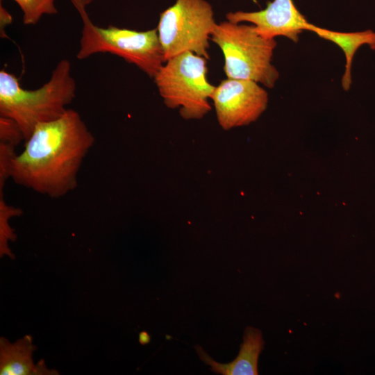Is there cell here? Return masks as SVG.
Instances as JSON below:
<instances>
[{"label":"cell","instance_id":"cell-9","mask_svg":"<svg viewBox=\"0 0 375 375\" xmlns=\"http://www.w3.org/2000/svg\"><path fill=\"white\" fill-rule=\"evenodd\" d=\"M37 349L33 338L26 335L14 343L0 338L1 375H58V371L49 369L44 360L34 363L33 354Z\"/></svg>","mask_w":375,"mask_h":375},{"label":"cell","instance_id":"cell-13","mask_svg":"<svg viewBox=\"0 0 375 375\" xmlns=\"http://www.w3.org/2000/svg\"><path fill=\"white\" fill-rule=\"evenodd\" d=\"M24 140L23 133L13 119L0 116V142L17 146Z\"/></svg>","mask_w":375,"mask_h":375},{"label":"cell","instance_id":"cell-2","mask_svg":"<svg viewBox=\"0 0 375 375\" xmlns=\"http://www.w3.org/2000/svg\"><path fill=\"white\" fill-rule=\"evenodd\" d=\"M76 81L67 59L60 60L49 80L35 90L24 89L17 78L0 71V116L10 118L27 140L36 126L60 117L76 95Z\"/></svg>","mask_w":375,"mask_h":375},{"label":"cell","instance_id":"cell-3","mask_svg":"<svg viewBox=\"0 0 375 375\" xmlns=\"http://www.w3.org/2000/svg\"><path fill=\"white\" fill-rule=\"evenodd\" d=\"M70 1L83 22L78 59L95 53H111L135 65L150 78L154 77L165 62L157 28L138 31L113 26L99 27L93 24L86 10L92 0Z\"/></svg>","mask_w":375,"mask_h":375},{"label":"cell","instance_id":"cell-10","mask_svg":"<svg viewBox=\"0 0 375 375\" xmlns=\"http://www.w3.org/2000/svg\"><path fill=\"white\" fill-rule=\"evenodd\" d=\"M264 341L260 330L247 327L238 356L230 363L222 364L214 360L199 345L194 347L200 359L211 367V370L224 375H256L258 360Z\"/></svg>","mask_w":375,"mask_h":375},{"label":"cell","instance_id":"cell-1","mask_svg":"<svg viewBox=\"0 0 375 375\" xmlns=\"http://www.w3.org/2000/svg\"><path fill=\"white\" fill-rule=\"evenodd\" d=\"M95 138L79 113L67 109L40 124L10 162V178L50 198H60L78 185V173Z\"/></svg>","mask_w":375,"mask_h":375},{"label":"cell","instance_id":"cell-4","mask_svg":"<svg viewBox=\"0 0 375 375\" xmlns=\"http://www.w3.org/2000/svg\"><path fill=\"white\" fill-rule=\"evenodd\" d=\"M210 40L222 51L228 78L253 81L269 88L275 85L279 78L272 63L275 39L262 37L253 24L226 20L216 24Z\"/></svg>","mask_w":375,"mask_h":375},{"label":"cell","instance_id":"cell-12","mask_svg":"<svg viewBox=\"0 0 375 375\" xmlns=\"http://www.w3.org/2000/svg\"><path fill=\"white\" fill-rule=\"evenodd\" d=\"M23 12V23L35 25L44 15H56V0H14Z\"/></svg>","mask_w":375,"mask_h":375},{"label":"cell","instance_id":"cell-5","mask_svg":"<svg viewBox=\"0 0 375 375\" xmlns=\"http://www.w3.org/2000/svg\"><path fill=\"white\" fill-rule=\"evenodd\" d=\"M207 59L192 52L165 62L153 78L165 105L185 120L201 119L212 109L215 86L207 78Z\"/></svg>","mask_w":375,"mask_h":375},{"label":"cell","instance_id":"cell-6","mask_svg":"<svg viewBox=\"0 0 375 375\" xmlns=\"http://www.w3.org/2000/svg\"><path fill=\"white\" fill-rule=\"evenodd\" d=\"M217 24L206 0H176L160 13L157 27L165 61L188 51L210 59L209 40Z\"/></svg>","mask_w":375,"mask_h":375},{"label":"cell","instance_id":"cell-8","mask_svg":"<svg viewBox=\"0 0 375 375\" xmlns=\"http://www.w3.org/2000/svg\"><path fill=\"white\" fill-rule=\"evenodd\" d=\"M226 20L233 23L249 22L257 33L267 39L283 36L297 42L303 31H310L312 24L299 12L293 0L268 1L265 9L254 11L230 12Z\"/></svg>","mask_w":375,"mask_h":375},{"label":"cell","instance_id":"cell-14","mask_svg":"<svg viewBox=\"0 0 375 375\" xmlns=\"http://www.w3.org/2000/svg\"><path fill=\"white\" fill-rule=\"evenodd\" d=\"M151 340L150 335L146 331H142L139 334V342L142 344H147L149 343Z\"/></svg>","mask_w":375,"mask_h":375},{"label":"cell","instance_id":"cell-7","mask_svg":"<svg viewBox=\"0 0 375 375\" xmlns=\"http://www.w3.org/2000/svg\"><path fill=\"white\" fill-rule=\"evenodd\" d=\"M210 99L219 126L228 131L256 121L267 108L268 94L257 82L227 78L215 86Z\"/></svg>","mask_w":375,"mask_h":375},{"label":"cell","instance_id":"cell-11","mask_svg":"<svg viewBox=\"0 0 375 375\" xmlns=\"http://www.w3.org/2000/svg\"><path fill=\"white\" fill-rule=\"evenodd\" d=\"M309 31L336 44L343 51L346 64L342 78V86L344 90H349L351 85V65L353 56L357 50L364 44H367L372 49L375 50V32L372 30L339 32L321 28L312 24Z\"/></svg>","mask_w":375,"mask_h":375}]
</instances>
